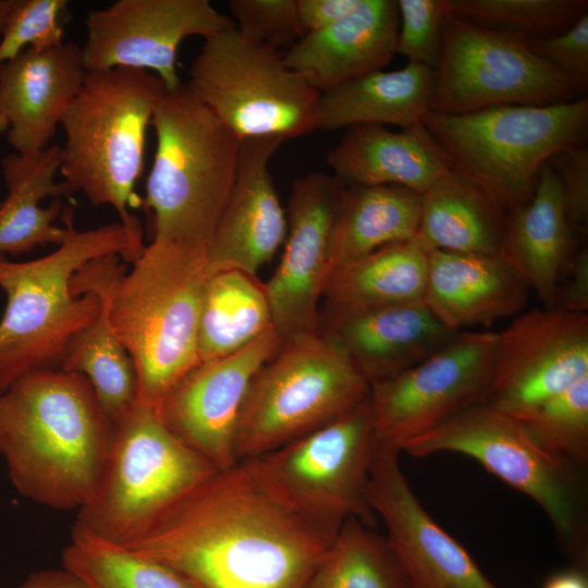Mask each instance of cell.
<instances>
[{
    "label": "cell",
    "mask_w": 588,
    "mask_h": 588,
    "mask_svg": "<svg viewBox=\"0 0 588 588\" xmlns=\"http://www.w3.org/2000/svg\"><path fill=\"white\" fill-rule=\"evenodd\" d=\"M421 195L397 185H346L330 236L332 270L391 243L415 240Z\"/></svg>",
    "instance_id": "cell-30"
},
{
    "label": "cell",
    "mask_w": 588,
    "mask_h": 588,
    "mask_svg": "<svg viewBox=\"0 0 588 588\" xmlns=\"http://www.w3.org/2000/svg\"><path fill=\"white\" fill-rule=\"evenodd\" d=\"M348 357L317 333L286 340L254 377L241 408L237 462L261 457L343 416L369 397Z\"/></svg>",
    "instance_id": "cell-9"
},
{
    "label": "cell",
    "mask_w": 588,
    "mask_h": 588,
    "mask_svg": "<svg viewBox=\"0 0 588 588\" xmlns=\"http://www.w3.org/2000/svg\"><path fill=\"white\" fill-rule=\"evenodd\" d=\"M422 125L452 169L509 216L530 200L539 170L552 156L584 145L588 99L465 114L429 111Z\"/></svg>",
    "instance_id": "cell-7"
},
{
    "label": "cell",
    "mask_w": 588,
    "mask_h": 588,
    "mask_svg": "<svg viewBox=\"0 0 588 588\" xmlns=\"http://www.w3.org/2000/svg\"><path fill=\"white\" fill-rule=\"evenodd\" d=\"M317 332L348 357L370 387L421 363L458 333L424 302L363 308L323 305Z\"/></svg>",
    "instance_id": "cell-20"
},
{
    "label": "cell",
    "mask_w": 588,
    "mask_h": 588,
    "mask_svg": "<svg viewBox=\"0 0 588 588\" xmlns=\"http://www.w3.org/2000/svg\"><path fill=\"white\" fill-rule=\"evenodd\" d=\"M11 0H0V35L7 17Z\"/></svg>",
    "instance_id": "cell-47"
},
{
    "label": "cell",
    "mask_w": 588,
    "mask_h": 588,
    "mask_svg": "<svg viewBox=\"0 0 588 588\" xmlns=\"http://www.w3.org/2000/svg\"><path fill=\"white\" fill-rule=\"evenodd\" d=\"M229 9L236 30L250 41L290 49L305 35L297 0H231Z\"/></svg>",
    "instance_id": "cell-39"
},
{
    "label": "cell",
    "mask_w": 588,
    "mask_h": 588,
    "mask_svg": "<svg viewBox=\"0 0 588 588\" xmlns=\"http://www.w3.org/2000/svg\"><path fill=\"white\" fill-rule=\"evenodd\" d=\"M113 440L114 422L79 373L37 370L0 392V455L16 491L38 504L85 506Z\"/></svg>",
    "instance_id": "cell-3"
},
{
    "label": "cell",
    "mask_w": 588,
    "mask_h": 588,
    "mask_svg": "<svg viewBox=\"0 0 588 588\" xmlns=\"http://www.w3.org/2000/svg\"><path fill=\"white\" fill-rule=\"evenodd\" d=\"M345 186L320 171L293 183L284 249L265 283L272 327L283 342L318 331L319 302L332 271L331 230Z\"/></svg>",
    "instance_id": "cell-16"
},
{
    "label": "cell",
    "mask_w": 588,
    "mask_h": 588,
    "mask_svg": "<svg viewBox=\"0 0 588 588\" xmlns=\"http://www.w3.org/2000/svg\"><path fill=\"white\" fill-rule=\"evenodd\" d=\"M510 416L543 451L583 468L588 463V378Z\"/></svg>",
    "instance_id": "cell-37"
},
{
    "label": "cell",
    "mask_w": 588,
    "mask_h": 588,
    "mask_svg": "<svg viewBox=\"0 0 588 588\" xmlns=\"http://www.w3.org/2000/svg\"><path fill=\"white\" fill-rule=\"evenodd\" d=\"M119 255L96 258L71 280L75 296L91 292L131 356L137 401L157 409L200 360L198 328L209 273L208 249L151 241L128 272Z\"/></svg>",
    "instance_id": "cell-2"
},
{
    "label": "cell",
    "mask_w": 588,
    "mask_h": 588,
    "mask_svg": "<svg viewBox=\"0 0 588 588\" xmlns=\"http://www.w3.org/2000/svg\"><path fill=\"white\" fill-rule=\"evenodd\" d=\"M446 14L529 39L566 30L588 13L587 0H444Z\"/></svg>",
    "instance_id": "cell-36"
},
{
    "label": "cell",
    "mask_w": 588,
    "mask_h": 588,
    "mask_svg": "<svg viewBox=\"0 0 588 588\" xmlns=\"http://www.w3.org/2000/svg\"><path fill=\"white\" fill-rule=\"evenodd\" d=\"M586 88L531 51L522 35L446 14L430 111L465 114L501 106H547Z\"/></svg>",
    "instance_id": "cell-12"
},
{
    "label": "cell",
    "mask_w": 588,
    "mask_h": 588,
    "mask_svg": "<svg viewBox=\"0 0 588 588\" xmlns=\"http://www.w3.org/2000/svg\"><path fill=\"white\" fill-rule=\"evenodd\" d=\"M86 76L81 47L74 42L27 48L0 64V117L15 152L49 146Z\"/></svg>",
    "instance_id": "cell-22"
},
{
    "label": "cell",
    "mask_w": 588,
    "mask_h": 588,
    "mask_svg": "<svg viewBox=\"0 0 588 588\" xmlns=\"http://www.w3.org/2000/svg\"><path fill=\"white\" fill-rule=\"evenodd\" d=\"M58 368L84 376L113 422L137 401L134 363L114 334L101 301L98 316L69 339Z\"/></svg>",
    "instance_id": "cell-33"
},
{
    "label": "cell",
    "mask_w": 588,
    "mask_h": 588,
    "mask_svg": "<svg viewBox=\"0 0 588 588\" xmlns=\"http://www.w3.org/2000/svg\"><path fill=\"white\" fill-rule=\"evenodd\" d=\"M8 130V123L7 121L0 117V133H7Z\"/></svg>",
    "instance_id": "cell-48"
},
{
    "label": "cell",
    "mask_w": 588,
    "mask_h": 588,
    "mask_svg": "<svg viewBox=\"0 0 588 588\" xmlns=\"http://www.w3.org/2000/svg\"><path fill=\"white\" fill-rule=\"evenodd\" d=\"M282 343L272 327L235 353L200 362L157 407L161 420L218 469L235 465L234 436L244 400Z\"/></svg>",
    "instance_id": "cell-19"
},
{
    "label": "cell",
    "mask_w": 588,
    "mask_h": 588,
    "mask_svg": "<svg viewBox=\"0 0 588 588\" xmlns=\"http://www.w3.org/2000/svg\"><path fill=\"white\" fill-rule=\"evenodd\" d=\"M216 470L164 425L156 408L136 401L114 421L105 474L76 522L126 546Z\"/></svg>",
    "instance_id": "cell-10"
},
{
    "label": "cell",
    "mask_w": 588,
    "mask_h": 588,
    "mask_svg": "<svg viewBox=\"0 0 588 588\" xmlns=\"http://www.w3.org/2000/svg\"><path fill=\"white\" fill-rule=\"evenodd\" d=\"M542 588H588V571L571 566L548 577Z\"/></svg>",
    "instance_id": "cell-46"
},
{
    "label": "cell",
    "mask_w": 588,
    "mask_h": 588,
    "mask_svg": "<svg viewBox=\"0 0 588 588\" xmlns=\"http://www.w3.org/2000/svg\"><path fill=\"white\" fill-rule=\"evenodd\" d=\"M164 89L147 71L87 72L61 122L63 182L94 206H112L139 255L145 249L143 231L130 207L144 168L147 128Z\"/></svg>",
    "instance_id": "cell-6"
},
{
    "label": "cell",
    "mask_w": 588,
    "mask_h": 588,
    "mask_svg": "<svg viewBox=\"0 0 588 588\" xmlns=\"http://www.w3.org/2000/svg\"><path fill=\"white\" fill-rule=\"evenodd\" d=\"M555 308L571 313L588 310V248L576 247L562 273L555 294Z\"/></svg>",
    "instance_id": "cell-43"
},
{
    "label": "cell",
    "mask_w": 588,
    "mask_h": 588,
    "mask_svg": "<svg viewBox=\"0 0 588 588\" xmlns=\"http://www.w3.org/2000/svg\"><path fill=\"white\" fill-rule=\"evenodd\" d=\"M434 71L408 62L394 71H376L320 94L316 130L333 131L360 124H422L430 111Z\"/></svg>",
    "instance_id": "cell-28"
},
{
    "label": "cell",
    "mask_w": 588,
    "mask_h": 588,
    "mask_svg": "<svg viewBox=\"0 0 588 588\" xmlns=\"http://www.w3.org/2000/svg\"><path fill=\"white\" fill-rule=\"evenodd\" d=\"M270 328L272 317L265 283L257 275L240 270L210 274L198 328L200 362L235 353Z\"/></svg>",
    "instance_id": "cell-32"
},
{
    "label": "cell",
    "mask_w": 588,
    "mask_h": 588,
    "mask_svg": "<svg viewBox=\"0 0 588 588\" xmlns=\"http://www.w3.org/2000/svg\"><path fill=\"white\" fill-rule=\"evenodd\" d=\"M284 140L279 136L241 140L234 184L208 252L210 274L240 270L257 275L283 245L287 217L270 161Z\"/></svg>",
    "instance_id": "cell-21"
},
{
    "label": "cell",
    "mask_w": 588,
    "mask_h": 588,
    "mask_svg": "<svg viewBox=\"0 0 588 588\" xmlns=\"http://www.w3.org/2000/svg\"><path fill=\"white\" fill-rule=\"evenodd\" d=\"M326 160L345 185H397L420 195L452 169L422 124L401 132L351 126Z\"/></svg>",
    "instance_id": "cell-26"
},
{
    "label": "cell",
    "mask_w": 588,
    "mask_h": 588,
    "mask_svg": "<svg viewBox=\"0 0 588 588\" xmlns=\"http://www.w3.org/2000/svg\"><path fill=\"white\" fill-rule=\"evenodd\" d=\"M332 540L245 460L216 470L123 547L197 588H306Z\"/></svg>",
    "instance_id": "cell-1"
},
{
    "label": "cell",
    "mask_w": 588,
    "mask_h": 588,
    "mask_svg": "<svg viewBox=\"0 0 588 588\" xmlns=\"http://www.w3.org/2000/svg\"><path fill=\"white\" fill-rule=\"evenodd\" d=\"M377 443L368 397L332 422L254 460L302 515L334 539L350 517L377 526L368 501Z\"/></svg>",
    "instance_id": "cell-13"
},
{
    "label": "cell",
    "mask_w": 588,
    "mask_h": 588,
    "mask_svg": "<svg viewBox=\"0 0 588 588\" xmlns=\"http://www.w3.org/2000/svg\"><path fill=\"white\" fill-rule=\"evenodd\" d=\"M61 162L62 147L58 145L9 154L1 160L8 194L0 201V258L62 243L65 228L53 221L62 211L61 196L71 191L65 182L54 181Z\"/></svg>",
    "instance_id": "cell-27"
},
{
    "label": "cell",
    "mask_w": 588,
    "mask_h": 588,
    "mask_svg": "<svg viewBox=\"0 0 588 588\" xmlns=\"http://www.w3.org/2000/svg\"><path fill=\"white\" fill-rule=\"evenodd\" d=\"M527 291L500 255L428 252L422 302L453 331L519 314Z\"/></svg>",
    "instance_id": "cell-24"
},
{
    "label": "cell",
    "mask_w": 588,
    "mask_h": 588,
    "mask_svg": "<svg viewBox=\"0 0 588 588\" xmlns=\"http://www.w3.org/2000/svg\"><path fill=\"white\" fill-rule=\"evenodd\" d=\"M306 588H411L403 567L375 528L347 518Z\"/></svg>",
    "instance_id": "cell-34"
},
{
    "label": "cell",
    "mask_w": 588,
    "mask_h": 588,
    "mask_svg": "<svg viewBox=\"0 0 588 588\" xmlns=\"http://www.w3.org/2000/svg\"><path fill=\"white\" fill-rule=\"evenodd\" d=\"M62 566L88 588H197L173 568L113 543L75 522Z\"/></svg>",
    "instance_id": "cell-35"
},
{
    "label": "cell",
    "mask_w": 588,
    "mask_h": 588,
    "mask_svg": "<svg viewBox=\"0 0 588 588\" xmlns=\"http://www.w3.org/2000/svg\"><path fill=\"white\" fill-rule=\"evenodd\" d=\"M184 84L240 139L316 130L320 93L280 50L244 38L235 26L205 39Z\"/></svg>",
    "instance_id": "cell-11"
},
{
    "label": "cell",
    "mask_w": 588,
    "mask_h": 588,
    "mask_svg": "<svg viewBox=\"0 0 588 588\" xmlns=\"http://www.w3.org/2000/svg\"><path fill=\"white\" fill-rule=\"evenodd\" d=\"M62 220L65 236L54 252L22 262L0 258V287L7 294L0 320V392L27 373L59 366L69 339L98 316L96 294L72 293L71 280L79 268L108 255L132 264L140 257L120 222L81 231L72 208L63 209Z\"/></svg>",
    "instance_id": "cell-4"
},
{
    "label": "cell",
    "mask_w": 588,
    "mask_h": 588,
    "mask_svg": "<svg viewBox=\"0 0 588 588\" xmlns=\"http://www.w3.org/2000/svg\"><path fill=\"white\" fill-rule=\"evenodd\" d=\"M397 32V1L358 0L330 26L305 34L283 59L322 94L382 70L395 54Z\"/></svg>",
    "instance_id": "cell-23"
},
{
    "label": "cell",
    "mask_w": 588,
    "mask_h": 588,
    "mask_svg": "<svg viewBox=\"0 0 588 588\" xmlns=\"http://www.w3.org/2000/svg\"><path fill=\"white\" fill-rule=\"evenodd\" d=\"M588 378V315L532 309L498 333L487 402L512 415Z\"/></svg>",
    "instance_id": "cell-17"
},
{
    "label": "cell",
    "mask_w": 588,
    "mask_h": 588,
    "mask_svg": "<svg viewBox=\"0 0 588 588\" xmlns=\"http://www.w3.org/2000/svg\"><path fill=\"white\" fill-rule=\"evenodd\" d=\"M509 216L451 169L421 194L415 241L426 250L500 255Z\"/></svg>",
    "instance_id": "cell-29"
},
{
    "label": "cell",
    "mask_w": 588,
    "mask_h": 588,
    "mask_svg": "<svg viewBox=\"0 0 588 588\" xmlns=\"http://www.w3.org/2000/svg\"><path fill=\"white\" fill-rule=\"evenodd\" d=\"M576 249L560 181L546 162L530 200L509 215L500 256L534 290L544 308H555L562 273Z\"/></svg>",
    "instance_id": "cell-25"
},
{
    "label": "cell",
    "mask_w": 588,
    "mask_h": 588,
    "mask_svg": "<svg viewBox=\"0 0 588 588\" xmlns=\"http://www.w3.org/2000/svg\"><path fill=\"white\" fill-rule=\"evenodd\" d=\"M498 333L461 331L406 371L372 384L369 403L379 441L397 446L460 412L487 402Z\"/></svg>",
    "instance_id": "cell-14"
},
{
    "label": "cell",
    "mask_w": 588,
    "mask_h": 588,
    "mask_svg": "<svg viewBox=\"0 0 588 588\" xmlns=\"http://www.w3.org/2000/svg\"><path fill=\"white\" fill-rule=\"evenodd\" d=\"M14 588H88L79 578L64 569H41L29 574Z\"/></svg>",
    "instance_id": "cell-45"
},
{
    "label": "cell",
    "mask_w": 588,
    "mask_h": 588,
    "mask_svg": "<svg viewBox=\"0 0 588 588\" xmlns=\"http://www.w3.org/2000/svg\"><path fill=\"white\" fill-rule=\"evenodd\" d=\"M357 3L358 0H297V13L304 34L330 26Z\"/></svg>",
    "instance_id": "cell-44"
},
{
    "label": "cell",
    "mask_w": 588,
    "mask_h": 588,
    "mask_svg": "<svg viewBox=\"0 0 588 588\" xmlns=\"http://www.w3.org/2000/svg\"><path fill=\"white\" fill-rule=\"evenodd\" d=\"M560 181L568 221L575 232L586 233L588 225V148L585 145L559 151L550 158Z\"/></svg>",
    "instance_id": "cell-41"
},
{
    "label": "cell",
    "mask_w": 588,
    "mask_h": 588,
    "mask_svg": "<svg viewBox=\"0 0 588 588\" xmlns=\"http://www.w3.org/2000/svg\"><path fill=\"white\" fill-rule=\"evenodd\" d=\"M401 450L378 440L368 501L387 528L411 588H499L422 506L400 465Z\"/></svg>",
    "instance_id": "cell-18"
},
{
    "label": "cell",
    "mask_w": 588,
    "mask_h": 588,
    "mask_svg": "<svg viewBox=\"0 0 588 588\" xmlns=\"http://www.w3.org/2000/svg\"><path fill=\"white\" fill-rule=\"evenodd\" d=\"M541 59L560 69L585 88L588 84V13L559 34L528 40Z\"/></svg>",
    "instance_id": "cell-42"
},
{
    "label": "cell",
    "mask_w": 588,
    "mask_h": 588,
    "mask_svg": "<svg viewBox=\"0 0 588 588\" xmlns=\"http://www.w3.org/2000/svg\"><path fill=\"white\" fill-rule=\"evenodd\" d=\"M68 7L66 0H11L0 35V64L27 48L62 45Z\"/></svg>",
    "instance_id": "cell-38"
},
{
    "label": "cell",
    "mask_w": 588,
    "mask_h": 588,
    "mask_svg": "<svg viewBox=\"0 0 588 588\" xmlns=\"http://www.w3.org/2000/svg\"><path fill=\"white\" fill-rule=\"evenodd\" d=\"M428 252L415 240L384 245L329 277L324 305L380 307L422 302Z\"/></svg>",
    "instance_id": "cell-31"
},
{
    "label": "cell",
    "mask_w": 588,
    "mask_h": 588,
    "mask_svg": "<svg viewBox=\"0 0 588 588\" xmlns=\"http://www.w3.org/2000/svg\"><path fill=\"white\" fill-rule=\"evenodd\" d=\"M150 124L156 151L143 201L152 241L206 248L230 197L241 140L182 83L164 89Z\"/></svg>",
    "instance_id": "cell-5"
},
{
    "label": "cell",
    "mask_w": 588,
    "mask_h": 588,
    "mask_svg": "<svg viewBox=\"0 0 588 588\" xmlns=\"http://www.w3.org/2000/svg\"><path fill=\"white\" fill-rule=\"evenodd\" d=\"M427 456L467 455L542 509L560 550L573 567L588 571V489L584 468L536 445L506 413L488 402L470 406L401 445Z\"/></svg>",
    "instance_id": "cell-8"
},
{
    "label": "cell",
    "mask_w": 588,
    "mask_h": 588,
    "mask_svg": "<svg viewBox=\"0 0 588 588\" xmlns=\"http://www.w3.org/2000/svg\"><path fill=\"white\" fill-rule=\"evenodd\" d=\"M233 21L208 0H118L87 13L81 47L87 72L127 68L154 71L167 89L182 82L176 53L189 36L207 39Z\"/></svg>",
    "instance_id": "cell-15"
},
{
    "label": "cell",
    "mask_w": 588,
    "mask_h": 588,
    "mask_svg": "<svg viewBox=\"0 0 588 588\" xmlns=\"http://www.w3.org/2000/svg\"><path fill=\"white\" fill-rule=\"evenodd\" d=\"M395 53L436 70L446 16L444 0H399Z\"/></svg>",
    "instance_id": "cell-40"
}]
</instances>
